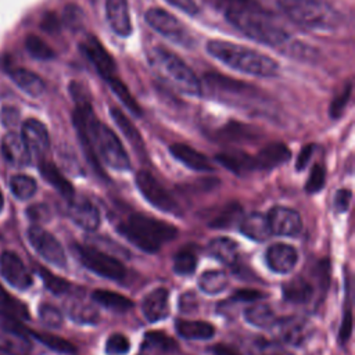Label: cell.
I'll return each mask as SVG.
<instances>
[{"mask_svg":"<svg viewBox=\"0 0 355 355\" xmlns=\"http://www.w3.org/2000/svg\"><path fill=\"white\" fill-rule=\"evenodd\" d=\"M110 115L112 116L114 122L116 123V126L121 129V132L123 133V136L129 140V143L137 150V151H143L144 148V143L143 139L139 133V130L136 129V126L129 121V118L118 108H111L110 110Z\"/></svg>","mask_w":355,"mask_h":355,"instance_id":"d6a6232c","label":"cell"},{"mask_svg":"<svg viewBox=\"0 0 355 355\" xmlns=\"http://www.w3.org/2000/svg\"><path fill=\"white\" fill-rule=\"evenodd\" d=\"M207 51L218 61L243 73L261 78H272L279 73V64L272 57L237 43L214 39L207 43Z\"/></svg>","mask_w":355,"mask_h":355,"instance_id":"7a4b0ae2","label":"cell"},{"mask_svg":"<svg viewBox=\"0 0 355 355\" xmlns=\"http://www.w3.org/2000/svg\"><path fill=\"white\" fill-rule=\"evenodd\" d=\"M144 19L155 32L168 40L187 49L194 47L196 39L190 31L171 12L162 8H150L146 11Z\"/></svg>","mask_w":355,"mask_h":355,"instance_id":"52a82bcc","label":"cell"},{"mask_svg":"<svg viewBox=\"0 0 355 355\" xmlns=\"http://www.w3.org/2000/svg\"><path fill=\"white\" fill-rule=\"evenodd\" d=\"M216 161L222 164L226 169L236 175H244L251 171H255V161L254 157L240 151V150H230L216 154Z\"/></svg>","mask_w":355,"mask_h":355,"instance_id":"cb8c5ba5","label":"cell"},{"mask_svg":"<svg viewBox=\"0 0 355 355\" xmlns=\"http://www.w3.org/2000/svg\"><path fill=\"white\" fill-rule=\"evenodd\" d=\"M179 308L183 313H191L198 308V300L193 291H186L180 295Z\"/></svg>","mask_w":355,"mask_h":355,"instance_id":"816d5d0a","label":"cell"},{"mask_svg":"<svg viewBox=\"0 0 355 355\" xmlns=\"http://www.w3.org/2000/svg\"><path fill=\"white\" fill-rule=\"evenodd\" d=\"M28 240L33 250L49 263L57 268L67 266V255L61 243L46 229L33 225L28 229Z\"/></svg>","mask_w":355,"mask_h":355,"instance_id":"9c48e42d","label":"cell"},{"mask_svg":"<svg viewBox=\"0 0 355 355\" xmlns=\"http://www.w3.org/2000/svg\"><path fill=\"white\" fill-rule=\"evenodd\" d=\"M352 193L348 189H340L334 196V209L337 212H345L349 207Z\"/></svg>","mask_w":355,"mask_h":355,"instance_id":"db71d44e","label":"cell"},{"mask_svg":"<svg viewBox=\"0 0 355 355\" xmlns=\"http://www.w3.org/2000/svg\"><path fill=\"white\" fill-rule=\"evenodd\" d=\"M0 270L4 280L17 290H26L32 286V276L22 259L12 251H4L0 255Z\"/></svg>","mask_w":355,"mask_h":355,"instance_id":"7c38bea8","label":"cell"},{"mask_svg":"<svg viewBox=\"0 0 355 355\" xmlns=\"http://www.w3.org/2000/svg\"><path fill=\"white\" fill-rule=\"evenodd\" d=\"M28 216L36 222H44L50 218V209L46 204H35L26 211Z\"/></svg>","mask_w":355,"mask_h":355,"instance_id":"9f6ffc18","label":"cell"},{"mask_svg":"<svg viewBox=\"0 0 355 355\" xmlns=\"http://www.w3.org/2000/svg\"><path fill=\"white\" fill-rule=\"evenodd\" d=\"M3 207H4V197H3V194L0 191V212L3 211Z\"/></svg>","mask_w":355,"mask_h":355,"instance_id":"e7e4bbea","label":"cell"},{"mask_svg":"<svg viewBox=\"0 0 355 355\" xmlns=\"http://www.w3.org/2000/svg\"><path fill=\"white\" fill-rule=\"evenodd\" d=\"M150 62L158 73L178 90L189 96H201V82L193 69L175 53L165 47H154L150 53Z\"/></svg>","mask_w":355,"mask_h":355,"instance_id":"8992f818","label":"cell"},{"mask_svg":"<svg viewBox=\"0 0 355 355\" xmlns=\"http://www.w3.org/2000/svg\"><path fill=\"white\" fill-rule=\"evenodd\" d=\"M118 230L128 241L146 252H157L162 244L178 234L173 225L143 214H132L118 226Z\"/></svg>","mask_w":355,"mask_h":355,"instance_id":"277c9868","label":"cell"},{"mask_svg":"<svg viewBox=\"0 0 355 355\" xmlns=\"http://www.w3.org/2000/svg\"><path fill=\"white\" fill-rule=\"evenodd\" d=\"M176 348V343L161 331H148L144 334L140 355H148L150 352H166Z\"/></svg>","mask_w":355,"mask_h":355,"instance_id":"e575fe53","label":"cell"},{"mask_svg":"<svg viewBox=\"0 0 355 355\" xmlns=\"http://www.w3.org/2000/svg\"><path fill=\"white\" fill-rule=\"evenodd\" d=\"M351 331H352V312H351V309H347L344 316H343L341 326H340V330H338L340 344H344V343L348 341V338L351 336Z\"/></svg>","mask_w":355,"mask_h":355,"instance_id":"f5cc1de1","label":"cell"},{"mask_svg":"<svg viewBox=\"0 0 355 355\" xmlns=\"http://www.w3.org/2000/svg\"><path fill=\"white\" fill-rule=\"evenodd\" d=\"M80 51L93 64L96 71L105 82L116 76V64L112 55L104 49V46L96 36L87 35L80 42Z\"/></svg>","mask_w":355,"mask_h":355,"instance_id":"8fae6325","label":"cell"},{"mask_svg":"<svg viewBox=\"0 0 355 355\" xmlns=\"http://www.w3.org/2000/svg\"><path fill=\"white\" fill-rule=\"evenodd\" d=\"M92 298L98 305L115 312H125L133 308V302L128 297L110 290H96L93 291Z\"/></svg>","mask_w":355,"mask_h":355,"instance_id":"f546056e","label":"cell"},{"mask_svg":"<svg viewBox=\"0 0 355 355\" xmlns=\"http://www.w3.org/2000/svg\"><path fill=\"white\" fill-rule=\"evenodd\" d=\"M64 22L67 24L68 28L76 31L80 29L83 26V12L82 10L75 6V4H68L64 8V15H62Z\"/></svg>","mask_w":355,"mask_h":355,"instance_id":"f907efd6","label":"cell"},{"mask_svg":"<svg viewBox=\"0 0 355 355\" xmlns=\"http://www.w3.org/2000/svg\"><path fill=\"white\" fill-rule=\"evenodd\" d=\"M1 151L8 164L12 166H25L31 161L29 151L21 137L15 132H10L3 137Z\"/></svg>","mask_w":355,"mask_h":355,"instance_id":"7402d4cb","label":"cell"},{"mask_svg":"<svg viewBox=\"0 0 355 355\" xmlns=\"http://www.w3.org/2000/svg\"><path fill=\"white\" fill-rule=\"evenodd\" d=\"M73 251L89 270L101 277L119 280L125 276V266L122 262L107 252L82 244H73Z\"/></svg>","mask_w":355,"mask_h":355,"instance_id":"ba28073f","label":"cell"},{"mask_svg":"<svg viewBox=\"0 0 355 355\" xmlns=\"http://www.w3.org/2000/svg\"><path fill=\"white\" fill-rule=\"evenodd\" d=\"M243 218V208L233 202V204H229L226 205L211 222H209V226L214 227V229H227L230 227L233 223L241 220Z\"/></svg>","mask_w":355,"mask_h":355,"instance_id":"ab89813d","label":"cell"},{"mask_svg":"<svg viewBox=\"0 0 355 355\" xmlns=\"http://www.w3.org/2000/svg\"><path fill=\"white\" fill-rule=\"evenodd\" d=\"M277 6L286 17L305 29L330 31L343 19L329 0H277Z\"/></svg>","mask_w":355,"mask_h":355,"instance_id":"5b68a950","label":"cell"},{"mask_svg":"<svg viewBox=\"0 0 355 355\" xmlns=\"http://www.w3.org/2000/svg\"><path fill=\"white\" fill-rule=\"evenodd\" d=\"M107 83L110 85L111 90L115 93V96L123 103V105L136 116H140L141 115V108L140 105L137 104V101L135 100V97L130 94L129 89L126 87V85L118 78H111L107 80Z\"/></svg>","mask_w":355,"mask_h":355,"instance_id":"74e56055","label":"cell"},{"mask_svg":"<svg viewBox=\"0 0 355 355\" xmlns=\"http://www.w3.org/2000/svg\"><path fill=\"white\" fill-rule=\"evenodd\" d=\"M248 355H290L280 343L266 340L263 337L255 338L248 347Z\"/></svg>","mask_w":355,"mask_h":355,"instance_id":"60d3db41","label":"cell"},{"mask_svg":"<svg viewBox=\"0 0 355 355\" xmlns=\"http://www.w3.org/2000/svg\"><path fill=\"white\" fill-rule=\"evenodd\" d=\"M0 306H1L0 313H6L18 320L29 319V311H28L26 305L24 302H21L19 300L11 297L1 287H0Z\"/></svg>","mask_w":355,"mask_h":355,"instance_id":"8d00e7d4","label":"cell"},{"mask_svg":"<svg viewBox=\"0 0 355 355\" xmlns=\"http://www.w3.org/2000/svg\"><path fill=\"white\" fill-rule=\"evenodd\" d=\"M29 334L36 338L39 343H42L43 345H46L47 348L60 352V354H75L76 348L72 343H69L68 340L58 337L55 334H50V333H44V331H33L29 330Z\"/></svg>","mask_w":355,"mask_h":355,"instance_id":"d590c367","label":"cell"},{"mask_svg":"<svg viewBox=\"0 0 355 355\" xmlns=\"http://www.w3.org/2000/svg\"><path fill=\"white\" fill-rule=\"evenodd\" d=\"M276 329V334L280 337V340L286 344L290 345H301L309 333L308 323L306 320L298 318V316H291V318H283L277 319L273 324Z\"/></svg>","mask_w":355,"mask_h":355,"instance_id":"e0dca14e","label":"cell"},{"mask_svg":"<svg viewBox=\"0 0 355 355\" xmlns=\"http://www.w3.org/2000/svg\"><path fill=\"white\" fill-rule=\"evenodd\" d=\"M201 82V96L239 108H259L266 103V96L258 87L229 78L218 72H205Z\"/></svg>","mask_w":355,"mask_h":355,"instance_id":"3957f363","label":"cell"},{"mask_svg":"<svg viewBox=\"0 0 355 355\" xmlns=\"http://www.w3.org/2000/svg\"><path fill=\"white\" fill-rule=\"evenodd\" d=\"M313 150H315V146L313 144H308L305 146L301 153L298 154V158H297V162H295V169L297 171H302L305 169V166L308 165V162L311 161V157L313 154Z\"/></svg>","mask_w":355,"mask_h":355,"instance_id":"680465c9","label":"cell"},{"mask_svg":"<svg viewBox=\"0 0 355 355\" xmlns=\"http://www.w3.org/2000/svg\"><path fill=\"white\" fill-rule=\"evenodd\" d=\"M240 232L250 240L262 243L266 241L273 233L270 230L268 216L261 212H250L240 220Z\"/></svg>","mask_w":355,"mask_h":355,"instance_id":"44dd1931","label":"cell"},{"mask_svg":"<svg viewBox=\"0 0 355 355\" xmlns=\"http://www.w3.org/2000/svg\"><path fill=\"white\" fill-rule=\"evenodd\" d=\"M10 189L18 200H28L36 193L37 184L36 180L28 175H14L10 180Z\"/></svg>","mask_w":355,"mask_h":355,"instance_id":"f35d334b","label":"cell"},{"mask_svg":"<svg viewBox=\"0 0 355 355\" xmlns=\"http://www.w3.org/2000/svg\"><path fill=\"white\" fill-rule=\"evenodd\" d=\"M166 1L189 15H196L200 10L196 0H166Z\"/></svg>","mask_w":355,"mask_h":355,"instance_id":"6f0895ef","label":"cell"},{"mask_svg":"<svg viewBox=\"0 0 355 355\" xmlns=\"http://www.w3.org/2000/svg\"><path fill=\"white\" fill-rule=\"evenodd\" d=\"M266 216L273 234L297 236L302 229V219L295 209L276 205Z\"/></svg>","mask_w":355,"mask_h":355,"instance_id":"5bb4252c","label":"cell"},{"mask_svg":"<svg viewBox=\"0 0 355 355\" xmlns=\"http://www.w3.org/2000/svg\"><path fill=\"white\" fill-rule=\"evenodd\" d=\"M312 286L302 276H295L286 282L282 287L283 298L293 304H304L308 302L312 297Z\"/></svg>","mask_w":355,"mask_h":355,"instance_id":"83f0119b","label":"cell"},{"mask_svg":"<svg viewBox=\"0 0 355 355\" xmlns=\"http://www.w3.org/2000/svg\"><path fill=\"white\" fill-rule=\"evenodd\" d=\"M324 180H326V173H324V168L319 164H315L311 169V173L306 179L305 183V191L308 194H315L318 191H320L324 186Z\"/></svg>","mask_w":355,"mask_h":355,"instance_id":"7dc6e473","label":"cell"},{"mask_svg":"<svg viewBox=\"0 0 355 355\" xmlns=\"http://www.w3.org/2000/svg\"><path fill=\"white\" fill-rule=\"evenodd\" d=\"M207 6L219 11L236 29L251 40L282 46L290 39V33L277 21L276 15L257 0H202Z\"/></svg>","mask_w":355,"mask_h":355,"instance_id":"6da1fadb","label":"cell"},{"mask_svg":"<svg viewBox=\"0 0 355 355\" xmlns=\"http://www.w3.org/2000/svg\"><path fill=\"white\" fill-rule=\"evenodd\" d=\"M265 294L258 291V290H252V288H243V290H237L232 300L234 301H241V302H252V301H257V300H261L263 298Z\"/></svg>","mask_w":355,"mask_h":355,"instance_id":"11a10c76","label":"cell"},{"mask_svg":"<svg viewBox=\"0 0 355 355\" xmlns=\"http://www.w3.org/2000/svg\"><path fill=\"white\" fill-rule=\"evenodd\" d=\"M21 137L31 157L42 159L50 148V137L47 128L37 119H28L22 123Z\"/></svg>","mask_w":355,"mask_h":355,"instance_id":"4fadbf2b","label":"cell"},{"mask_svg":"<svg viewBox=\"0 0 355 355\" xmlns=\"http://www.w3.org/2000/svg\"><path fill=\"white\" fill-rule=\"evenodd\" d=\"M105 17L111 29L118 36L126 37L132 33L128 0H105Z\"/></svg>","mask_w":355,"mask_h":355,"instance_id":"ac0fdd59","label":"cell"},{"mask_svg":"<svg viewBox=\"0 0 355 355\" xmlns=\"http://www.w3.org/2000/svg\"><path fill=\"white\" fill-rule=\"evenodd\" d=\"M130 348V343L126 336L115 333L111 334L105 343V352L107 354H126Z\"/></svg>","mask_w":355,"mask_h":355,"instance_id":"681fc988","label":"cell"},{"mask_svg":"<svg viewBox=\"0 0 355 355\" xmlns=\"http://www.w3.org/2000/svg\"><path fill=\"white\" fill-rule=\"evenodd\" d=\"M209 254L219 262L233 266L239 259V245L229 237H216L208 244Z\"/></svg>","mask_w":355,"mask_h":355,"instance_id":"4316f807","label":"cell"},{"mask_svg":"<svg viewBox=\"0 0 355 355\" xmlns=\"http://www.w3.org/2000/svg\"><path fill=\"white\" fill-rule=\"evenodd\" d=\"M42 29L46 31V32H50V33H54L60 29V21L57 18L55 14L53 12H47L43 19H42V24H40Z\"/></svg>","mask_w":355,"mask_h":355,"instance_id":"91938a15","label":"cell"},{"mask_svg":"<svg viewBox=\"0 0 355 355\" xmlns=\"http://www.w3.org/2000/svg\"><path fill=\"white\" fill-rule=\"evenodd\" d=\"M168 298H169V293L164 287L155 288L146 295L141 304V311L148 322H158L168 316L169 313Z\"/></svg>","mask_w":355,"mask_h":355,"instance_id":"ffe728a7","label":"cell"},{"mask_svg":"<svg viewBox=\"0 0 355 355\" xmlns=\"http://www.w3.org/2000/svg\"><path fill=\"white\" fill-rule=\"evenodd\" d=\"M136 186L141 196L157 209L162 212H178L179 207L172 194L147 171H140L136 175Z\"/></svg>","mask_w":355,"mask_h":355,"instance_id":"30bf717a","label":"cell"},{"mask_svg":"<svg viewBox=\"0 0 355 355\" xmlns=\"http://www.w3.org/2000/svg\"><path fill=\"white\" fill-rule=\"evenodd\" d=\"M229 283L227 275L220 269L205 270L198 279V287L207 294H218L226 288Z\"/></svg>","mask_w":355,"mask_h":355,"instance_id":"836d02e7","label":"cell"},{"mask_svg":"<svg viewBox=\"0 0 355 355\" xmlns=\"http://www.w3.org/2000/svg\"><path fill=\"white\" fill-rule=\"evenodd\" d=\"M351 92H352V85H351V82H348L345 85V87L331 100L330 107H329L330 118L337 119V118L341 116V114L344 112V110H345V107L348 104V100L351 97Z\"/></svg>","mask_w":355,"mask_h":355,"instance_id":"bcb514c9","label":"cell"},{"mask_svg":"<svg viewBox=\"0 0 355 355\" xmlns=\"http://www.w3.org/2000/svg\"><path fill=\"white\" fill-rule=\"evenodd\" d=\"M37 273L42 277V280L44 283V287L55 295H61V294L67 293L71 288V283L68 280H65V279H62L57 275H53L51 272H49L43 266H37Z\"/></svg>","mask_w":355,"mask_h":355,"instance_id":"7bdbcfd3","label":"cell"},{"mask_svg":"<svg viewBox=\"0 0 355 355\" xmlns=\"http://www.w3.org/2000/svg\"><path fill=\"white\" fill-rule=\"evenodd\" d=\"M219 135H220V137H225L226 140H250L257 136L255 132L250 126L240 125L236 122L226 125L223 129H220Z\"/></svg>","mask_w":355,"mask_h":355,"instance_id":"f6af8a7d","label":"cell"},{"mask_svg":"<svg viewBox=\"0 0 355 355\" xmlns=\"http://www.w3.org/2000/svg\"><path fill=\"white\" fill-rule=\"evenodd\" d=\"M214 351H215L218 355H236L233 349L226 348V347H223V345H218V347H215V348H214Z\"/></svg>","mask_w":355,"mask_h":355,"instance_id":"6125c7cd","label":"cell"},{"mask_svg":"<svg viewBox=\"0 0 355 355\" xmlns=\"http://www.w3.org/2000/svg\"><path fill=\"white\" fill-rule=\"evenodd\" d=\"M10 78L12 82L26 94L32 97H39L44 93V82L39 75H36L32 71L24 69V68H14V69H7Z\"/></svg>","mask_w":355,"mask_h":355,"instance_id":"d4e9b609","label":"cell"},{"mask_svg":"<svg viewBox=\"0 0 355 355\" xmlns=\"http://www.w3.org/2000/svg\"><path fill=\"white\" fill-rule=\"evenodd\" d=\"M25 47L29 51V54L37 60H51L55 57L54 50L39 36L36 35H29L25 39Z\"/></svg>","mask_w":355,"mask_h":355,"instance_id":"b9f144b4","label":"cell"},{"mask_svg":"<svg viewBox=\"0 0 355 355\" xmlns=\"http://www.w3.org/2000/svg\"><path fill=\"white\" fill-rule=\"evenodd\" d=\"M196 268H197V257L193 251L183 250L175 255V259H173L175 273L187 276L194 273Z\"/></svg>","mask_w":355,"mask_h":355,"instance_id":"ee69618b","label":"cell"},{"mask_svg":"<svg viewBox=\"0 0 355 355\" xmlns=\"http://www.w3.org/2000/svg\"><path fill=\"white\" fill-rule=\"evenodd\" d=\"M171 154L180 161L183 165H186L187 168L197 171V172H209L212 171V165L209 162V159L198 153L197 150H194L193 147L183 144V143H175L169 147Z\"/></svg>","mask_w":355,"mask_h":355,"instance_id":"603a6c76","label":"cell"},{"mask_svg":"<svg viewBox=\"0 0 355 355\" xmlns=\"http://www.w3.org/2000/svg\"><path fill=\"white\" fill-rule=\"evenodd\" d=\"M67 312H68L69 318L78 323L96 324L100 320V315H98L97 309L93 305L86 304L78 298L68 301Z\"/></svg>","mask_w":355,"mask_h":355,"instance_id":"4dcf8cb0","label":"cell"},{"mask_svg":"<svg viewBox=\"0 0 355 355\" xmlns=\"http://www.w3.org/2000/svg\"><path fill=\"white\" fill-rule=\"evenodd\" d=\"M244 318L250 324L259 329H270L277 320L272 308L265 304H257V305L248 306L244 311Z\"/></svg>","mask_w":355,"mask_h":355,"instance_id":"1f68e13d","label":"cell"},{"mask_svg":"<svg viewBox=\"0 0 355 355\" xmlns=\"http://www.w3.org/2000/svg\"><path fill=\"white\" fill-rule=\"evenodd\" d=\"M40 173L43 176L44 180H47L61 196H64L65 198L71 200L73 197V186L71 184V182L60 172V169L49 161H42L39 165Z\"/></svg>","mask_w":355,"mask_h":355,"instance_id":"484cf974","label":"cell"},{"mask_svg":"<svg viewBox=\"0 0 355 355\" xmlns=\"http://www.w3.org/2000/svg\"><path fill=\"white\" fill-rule=\"evenodd\" d=\"M265 259L270 270L276 273H288L297 265L298 254L293 245L276 243L268 248Z\"/></svg>","mask_w":355,"mask_h":355,"instance_id":"2e32d148","label":"cell"},{"mask_svg":"<svg viewBox=\"0 0 355 355\" xmlns=\"http://www.w3.org/2000/svg\"><path fill=\"white\" fill-rule=\"evenodd\" d=\"M0 355H11L10 352H8V349L0 343Z\"/></svg>","mask_w":355,"mask_h":355,"instance_id":"be15d7a7","label":"cell"},{"mask_svg":"<svg viewBox=\"0 0 355 355\" xmlns=\"http://www.w3.org/2000/svg\"><path fill=\"white\" fill-rule=\"evenodd\" d=\"M39 318L49 327H60L64 322V316H62L61 311L50 304L40 305Z\"/></svg>","mask_w":355,"mask_h":355,"instance_id":"c3c4849f","label":"cell"},{"mask_svg":"<svg viewBox=\"0 0 355 355\" xmlns=\"http://www.w3.org/2000/svg\"><path fill=\"white\" fill-rule=\"evenodd\" d=\"M176 331L187 340H208L215 334V327L204 320H176Z\"/></svg>","mask_w":355,"mask_h":355,"instance_id":"f1b7e54d","label":"cell"},{"mask_svg":"<svg viewBox=\"0 0 355 355\" xmlns=\"http://www.w3.org/2000/svg\"><path fill=\"white\" fill-rule=\"evenodd\" d=\"M290 157L291 153L286 144L280 141L269 143L257 155H254L255 169L270 171L276 166L283 165L286 161L290 159Z\"/></svg>","mask_w":355,"mask_h":355,"instance_id":"d6986e66","label":"cell"},{"mask_svg":"<svg viewBox=\"0 0 355 355\" xmlns=\"http://www.w3.org/2000/svg\"><path fill=\"white\" fill-rule=\"evenodd\" d=\"M1 121L6 126L15 125L17 121H18V111L15 108H10V107L4 108L1 111Z\"/></svg>","mask_w":355,"mask_h":355,"instance_id":"94428289","label":"cell"},{"mask_svg":"<svg viewBox=\"0 0 355 355\" xmlns=\"http://www.w3.org/2000/svg\"><path fill=\"white\" fill-rule=\"evenodd\" d=\"M68 214H69V218L85 230H89V232L96 230L100 225V212L97 207L87 198H83V197L75 198L73 196L69 200Z\"/></svg>","mask_w":355,"mask_h":355,"instance_id":"9a60e30c","label":"cell"}]
</instances>
